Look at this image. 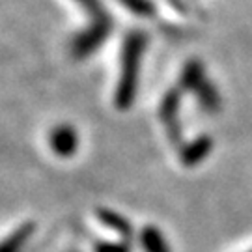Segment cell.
<instances>
[{
  "mask_svg": "<svg viewBox=\"0 0 252 252\" xmlns=\"http://www.w3.org/2000/svg\"><path fill=\"white\" fill-rule=\"evenodd\" d=\"M146 45V34L140 30H135L127 34L122 53V75L118 81V88L114 94L116 107L126 110L133 105L138 88V69H140V58Z\"/></svg>",
  "mask_w": 252,
  "mask_h": 252,
  "instance_id": "6da1fadb",
  "label": "cell"
},
{
  "mask_svg": "<svg viewBox=\"0 0 252 252\" xmlns=\"http://www.w3.org/2000/svg\"><path fill=\"white\" fill-rule=\"evenodd\" d=\"M51 148L58 157H71L73 153L79 150V135L71 126L63 124L53 129V133L49 136Z\"/></svg>",
  "mask_w": 252,
  "mask_h": 252,
  "instance_id": "7a4b0ae2",
  "label": "cell"
},
{
  "mask_svg": "<svg viewBox=\"0 0 252 252\" xmlns=\"http://www.w3.org/2000/svg\"><path fill=\"white\" fill-rule=\"evenodd\" d=\"M213 150V138L209 135H200L192 142L181 146L180 150V161L183 166H196L206 159Z\"/></svg>",
  "mask_w": 252,
  "mask_h": 252,
  "instance_id": "3957f363",
  "label": "cell"
},
{
  "mask_svg": "<svg viewBox=\"0 0 252 252\" xmlns=\"http://www.w3.org/2000/svg\"><path fill=\"white\" fill-rule=\"evenodd\" d=\"M95 215L99 219L101 224H105L107 228H110L114 234H118L124 241H131L133 235H135V230H133V224L129 222V219L124 217L122 213H118L114 209H108V207H99L95 211Z\"/></svg>",
  "mask_w": 252,
  "mask_h": 252,
  "instance_id": "277c9868",
  "label": "cell"
},
{
  "mask_svg": "<svg viewBox=\"0 0 252 252\" xmlns=\"http://www.w3.org/2000/svg\"><path fill=\"white\" fill-rule=\"evenodd\" d=\"M181 88H172L164 94L159 105V118L166 127L180 124L178 116H180V107H181Z\"/></svg>",
  "mask_w": 252,
  "mask_h": 252,
  "instance_id": "5b68a950",
  "label": "cell"
},
{
  "mask_svg": "<svg viewBox=\"0 0 252 252\" xmlns=\"http://www.w3.org/2000/svg\"><path fill=\"white\" fill-rule=\"evenodd\" d=\"M34 232H36V224L34 222H23L6 237L0 252H21L25 249V245L28 243V239L34 235Z\"/></svg>",
  "mask_w": 252,
  "mask_h": 252,
  "instance_id": "8992f818",
  "label": "cell"
},
{
  "mask_svg": "<svg viewBox=\"0 0 252 252\" xmlns=\"http://www.w3.org/2000/svg\"><path fill=\"white\" fill-rule=\"evenodd\" d=\"M140 245L144 252H170L168 241L164 239L161 230L153 224H148L140 230Z\"/></svg>",
  "mask_w": 252,
  "mask_h": 252,
  "instance_id": "52a82bcc",
  "label": "cell"
},
{
  "mask_svg": "<svg viewBox=\"0 0 252 252\" xmlns=\"http://www.w3.org/2000/svg\"><path fill=\"white\" fill-rule=\"evenodd\" d=\"M206 81L204 79V67L198 60H192L185 65V69L181 73L180 88L183 92H196L200 88V84Z\"/></svg>",
  "mask_w": 252,
  "mask_h": 252,
  "instance_id": "ba28073f",
  "label": "cell"
},
{
  "mask_svg": "<svg viewBox=\"0 0 252 252\" xmlns=\"http://www.w3.org/2000/svg\"><path fill=\"white\" fill-rule=\"evenodd\" d=\"M196 95H198L200 107L204 108L206 112H217L220 108V95H219L217 88L209 81H204L200 84V88L196 90Z\"/></svg>",
  "mask_w": 252,
  "mask_h": 252,
  "instance_id": "9c48e42d",
  "label": "cell"
},
{
  "mask_svg": "<svg viewBox=\"0 0 252 252\" xmlns=\"http://www.w3.org/2000/svg\"><path fill=\"white\" fill-rule=\"evenodd\" d=\"M94 252H131L129 241H95Z\"/></svg>",
  "mask_w": 252,
  "mask_h": 252,
  "instance_id": "30bf717a",
  "label": "cell"
},
{
  "mask_svg": "<svg viewBox=\"0 0 252 252\" xmlns=\"http://www.w3.org/2000/svg\"><path fill=\"white\" fill-rule=\"evenodd\" d=\"M124 4H126L127 8L131 9V11H135L138 15H153L155 13V6H153L150 0H122Z\"/></svg>",
  "mask_w": 252,
  "mask_h": 252,
  "instance_id": "8fae6325",
  "label": "cell"
}]
</instances>
